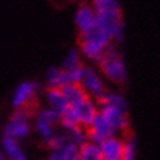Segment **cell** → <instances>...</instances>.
I'll use <instances>...</instances> for the list:
<instances>
[{"label": "cell", "mask_w": 160, "mask_h": 160, "mask_svg": "<svg viewBox=\"0 0 160 160\" xmlns=\"http://www.w3.org/2000/svg\"><path fill=\"white\" fill-rule=\"evenodd\" d=\"M40 90V85L37 82H22L18 85L13 94V104L15 109H31L32 102L35 98V94Z\"/></svg>", "instance_id": "cell-5"}, {"label": "cell", "mask_w": 160, "mask_h": 160, "mask_svg": "<svg viewBox=\"0 0 160 160\" xmlns=\"http://www.w3.org/2000/svg\"><path fill=\"white\" fill-rule=\"evenodd\" d=\"M68 77H69V84H81L84 77V65L77 69L68 71Z\"/></svg>", "instance_id": "cell-26"}, {"label": "cell", "mask_w": 160, "mask_h": 160, "mask_svg": "<svg viewBox=\"0 0 160 160\" xmlns=\"http://www.w3.org/2000/svg\"><path fill=\"white\" fill-rule=\"evenodd\" d=\"M68 135H69V138H71V141H72L77 147H81L82 144H85L88 141L87 140V128L82 125L75 126L73 129L68 131Z\"/></svg>", "instance_id": "cell-22"}, {"label": "cell", "mask_w": 160, "mask_h": 160, "mask_svg": "<svg viewBox=\"0 0 160 160\" xmlns=\"http://www.w3.org/2000/svg\"><path fill=\"white\" fill-rule=\"evenodd\" d=\"M90 129H92L94 132H97L98 135H102L103 138H107V137H112V135H116L118 132L113 129V126L110 125V122L107 121L104 115L102 112H97L94 119L91 121L90 126H87Z\"/></svg>", "instance_id": "cell-12"}, {"label": "cell", "mask_w": 160, "mask_h": 160, "mask_svg": "<svg viewBox=\"0 0 160 160\" xmlns=\"http://www.w3.org/2000/svg\"><path fill=\"white\" fill-rule=\"evenodd\" d=\"M81 85L87 91L88 96L91 98H94L96 102L100 97H103L104 92H106V85L103 82V79L92 68L84 66V77H82V81H81Z\"/></svg>", "instance_id": "cell-4"}, {"label": "cell", "mask_w": 160, "mask_h": 160, "mask_svg": "<svg viewBox=\"0 0 160 160\" xmlns=\"http://www.w3.org/2000/svg\"><path fill=\"white\" fill-rule=\"evenodd\" d=\"M98 66H100V71L103 72V75L110 82L118 84V85H123L128 81L125 63L122 60V56L115 49L113 43L106 49L103 59L98 62Z\"/></svg>", "instance_id": "cell-1"}, {"label": "cell", "mask_w": 160, "mask_h": 160, "mask_svg": "<svg viewBox=\"0 0 160 160\" xmlns=\"http://www.w3.org/2000/svg\"><path fill=\"white\" fill-rule=\"evenodd\" d=\"M37 118L43 119V121H46V122H49L52 125H59V123H60V113L53 110V109H50V107L41 110L38 115H37Z\"/></svg>", "instance_id": "cell-25"}, {"label": "cell", "mask_w": 160, "mask_h": 160, "mask_svg": "<svg viewBox=\"0 0 160 160\" xmlns=\"http://www.w3.org/2000/svg\"><path fill=\"white\" fill-rule=\"evenodd\" d=\"M107 47L100 43L91 41V40H79L81 54L85 56L87 59H90V60H92V62H97V63L100 62L103 59V56H104V52H106Z\"/></svg>", "instance_id": "cell-10"}, {"label": "cell", "mask_w": 160, "mask_h": 160, "mask_svg": "<svg viewBox=\"0 0 160 160\" xmlns=\"http://www.w3.org/2000/svg\"><path fill=\"white\" fill-rule=\"evenodd\" d=\"M79 66H82V60H81V53L78 52L77 49H72L66 54V58L62 63V69L65 71H72V69H77Z\"/></svg>", "instance_id": "cell-20"}, {"label": "cell", "mask_w": 160, "mask_h": 160, "mask_svg": "<svg viewBox=\"0 0 160 160\" xmlns=\"http://www.w3.org/2000/svg\"><path fill=\"white\" fill-rule=\"evenodd\" d=\"M69 84L68 71L59 68H50L46 73V85L47 88H62Z\"/></svg>", "instance_id": "cell-13"}, {"label": "cell", "mask_w": 160, "mask_h": 160, "mask_svg": "<svg viewBox=\"0 0 160 160\" xmlns=\"http://www.w3.org/2000/svg\"><path fill=\"white\" fill-rule=\"evenodd\" d=\"M98 112H102L104 118L110 122L113 129L119 134V132H126L129 129V119H128V112L121 110L118 107L107 106V104H98Z\"/></svg>", "instance_id": "cell-6"}, {"label": "cell", "mask_w": 160, "mask_h": 160, "mask_svg": "<svg viewBox=\"0 0 160 160\" xmlns=\"http://www.w3.org/2000/svg\"><path fill=\"white\" fill-rule=\"evenodd\" d=\"M35 128H37V132H38L40 137H41L44 141L50 140V138L56 134V132H54V129H53L54 125H52V123H49V122L43 121V119H40V118H37Z\"/></svg>", "instance_id": "cell-23"}, {"label": "cell", "mask_w": 160, "mask_h": 160, "mask_svg": "<svg viewBox=\"0 0 160 160\" xmlns=\"http://www.w3.org/2000/svg\"><path fill=\"white\" fill-rule=\"evenodd\" d=\"M92 9L96 13H103V12H116L121 9V3L118 0H91Z\"/></svg>", "instance_id": "cell-19"}, {"label": "cell", "mask_w": 160, "mask_h": 160, "mask_svg": "<svg viewBox=\"0 0 160 160\" xmlns=\"http://www.w3.org/2000/svg\"><path fill=\"white\" fill-rule=\"evenodd\" d=\"M122 160H137V141L132 135L123 138Z\"/></svg>", "instance_id": "cell-21"}, {"label": "cell", "mask_w": 160, "mask_h": 160, "mask_svg": "<svg viewBox=\"0 0 160 160\" xmlns=\"http://www.w3.org/2000/svg\"><path fill=\"white\" fill-rule=\"evenodd\" d=\"M3 148H5V153L8 154L9 160H27V157H25L21 146L18 144L16 138L6 135L3 138Z\"/></svg>", "instance_id": "cell-15"}, {"label": "cell", "mask_w": 160, "mask_h": 160, "mask_svg": "<svg viewBox=\"0 0 160 160\" xmlns=\"http://www.w3.org/2000/svg\"><path fill=\"white\" fill-rule=\"evenodd\" d=\"M49 160H78V159H73V157H69V156L63 154L60 151H53L52 154H50Z\"/></svg>", "instance_id": "cell-28"}, {"label": "cell", "mask_w": 160, "mask_h": 160, "mask_svg": "<svg viewBox=\"0 0 160 160\" xmlns=\"http://www.w3.org/2000/svg\"><path fill=\"white\" fill-rule=\"evenodd\" d=\"M96 25L104 29L115 43H122L125 38V24L122 18V10L97 13Z\"/></svg>", "instance_id": "cell-2"}, {"label": "cell", "mask_w": 160, "mask_h": 160, "mask_svg": "<svg viewBox=\"0 0 160 160\" xmlns=\"http://www.w3.org/2000/svg\"><path fill=\"white\" fill-rule=\"evenodd\" d=\"M98 104H107V106H113V107H118L121 110H125L128 112V103H126L125 97L119 94V92H104V96L100 97L97 100Z\"/></svg>", "instance_id": "cell-16"}, {"label": "cell", "mask_w": 160, "mask_h": 160, "mask_svg": "<svg viewBox=\"0 0 160 160\" xmlns=\"http://www.w3.org/2000/svg\"><path fill=\"white\" fill-rule=\"evenodd\" d=\"M103 160H122L123 153V138L118 135L107 137L98 144Z\"/></svg>", "instance_id": "cell-7"}, {"label": "cell", "mask_w": 160, "mask_h": 160, "mask_svg": "<svg viewBox=\"0 0 160 160\" xmlns=\"http://www.w3.org/2000/svg\"><path fill=\"white\" fill-rule=\"evenodd\" d=\"M60 125H62L66 131H71V129H73L75 126L81 125L79 118H78L77 112H75V109H73V107L69 106L66 110L60 113Z\"/></svg>", "instance_id": "cell-18"}, {"label": "cell", "mask_w": 160, "mask_h": 160, "mask_svg": "<svg viewBox=\"0 0 160 160\" xmlns=\"http://www.w3.org/2000/svg\"><path fill=\"white\" fill-rule=\"evenodd\" d=\"M46 100L49 103L50 109H53V110L59 112V113L65 112L69 107L68 102H66V98H65L60 88H47V91H46Z\"/></svg>", "instance_id": "cell-14"}, {"label": "cell", "mask_w": 160, "mask_h": 160, "mask_svg": "<svg viewBox=\"0 0 160 160\" xmlns=\"http://www.w3.org/2000/svg\"><path fill=\"white\" fill-rule=\"evenodd\" d=\"M71 138H69L68 134H54L50 140H47V147H49L52 151H59L63 146H66Z\"/></svg>", "instance_id": "cell-24"}, {"label": "cell", "mask_w": 160, "mask_h": 160, "mask_svg": "<svg viewBox=\"0 0 160 160\" xmlns=\"http://www.w3.org/2000/svg\"><path fill=\"white\" fill-rule=\"evenodd\" d=\"M75 112H77L78 118H79V122L82 126H90L91 121L94 119L96 113L98 112V106H97V102L91 97H87L84 102H81L78 106L73 107Z\"/></svg>", "instance_id": "cell-9"}, {"label": "cell", "mask_w": 160, "mask_h": 160, "mask_svg": "<svg viewBox=\"0 0 160 160\" xmlns=\"http://www.w3.org/2000/svg\"><path fill=\"white\" fill-rule=\"evenodd\" d=\"M96 19H97V13L92 9L91 5L84 3L78 8L77 13H75V25H77L79 34L87 32L91 28L96 27Z\"/></svg>", "instance_id": "cell-8"}, {"label": "cell", "mask_w": 160, "mask_h": 160, "mask_svg": "<svg viewBox=\"0 0 160 160\" xmlns=\"http://www.w3.org/2000/svg\"><path fill=\"white\" fill-rule=\"evenodd\" d=\"M87 140L90 141V142H94V144H100L104 138H103L102 135H98L97 132H94L92 129H90V128H87Z\"/></svg>", "instance_id": "cell-27"}, {"label": "cell", "mask_w": 160, "mask_h": 160, "mask_svg": "<svg viewBox=\"0 0 160 160\" xmlns=\"http://www.w3.org/2000/svg\"><path fill=\"white\" fill-rule=\"evenodd\" d=\"M60 90H62L63 96H65L66 102H68V104L71 107L78 106L81 102H84L87 97H90L81 84H66Z\"/></svg>", "instance_id": "cell-11"}, {"label": "cell", "mask_w": 160, "mask_h": 160, "mask_svg": "<svg viewBox=\"0 0 160 160\" xmlns=\"http://www.w3.org/2000/svg\"><path fill=\"white\" fill-rule=\"evenodd\" d=\"M0 160H6V156L3 151H0Z\"/></svg>", "instance_id": "cell-29"}, {"label": "cell", "mask_w": 160, "mask_h": 160, "mask_svg": "<svg viewBox=\"0 0 160 160\" xmlns=\"http://www.w3.org/2000/svg\"><path fill=\"white\" fill-rule=\"evenodd\" d=\"M79 160H103L100 147L94 142L87 141L79 147Z\"/></svg>", "instance_id": "cell-17"}, {"label": "cell", "mask_w": 160, "mask_h": 160, "mask_svg": "<svg viewBox=\"0 0 160 160\" xmlns=\"http://www.w3.org/2000/svg\"><path fill=\"white\" fill-rule=\"evenodd\" d=\"M29 116H31V110L28 109H16L15 115L10 118L8 125L5 128V132L8 137L12 138H24L29 134Z\"/></svg>", "instance_id": "cell-3"}]
</instances>
